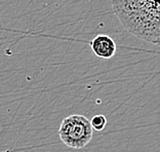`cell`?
Returning a JSON list of instances; mask_svg holds the SVG:
<instances>
[{
  "label": "cell",
  "mask_w": 160,
  "mask_h": 152,
  "mask_svg": "<svg viewBox=\"0 0 160 152\" xmlns=\"http://www.w3.org/2000/svg\"><path fill=\"white\" fill-rule=\"evenodd\" d=\"M89 121H90V125H92V129L98 132L103 131L107 125V118L105 115H102V114L94 115Z\"/></svg>",
  "instance_id": "cell-4"
},
{
  "label": "cell",
  "mask_w": 160,
  "mask_h": 152,
  "mask_svg": "<svg viewBox=\"0 0 160 152\" xmlns=\"http://www.w3.org/2000/svg\"><path fill=\"white\" fill-rule=\"evenodd\" d=\"M90 121L83 115L74 114L63 119L59 129L61 141L69 148L81 149L92 139Z\"/></svg>",
  "instance_id": "cell-2"
},
{
  "label": "cell",
  "mask_w": 160,
  "mask_h": 152,
  "mask_svg": "<svg viewBox=\"0 0 160 152\" xmlns=\"http://www.w3.org/2000/svg\"><path fill=\"white\" fill-rule=\"evenodd\" d=\"M89 45L93 55L104 60H109L113 58L117 49V45L113 38L106 34L97 35L89 42Z\"/></svg>",
  "instance_id": "cell-3"
},
{
  "label": "cell",
  "mask_w": 160,
  "mask_h": 152,
  "mask_svg": "<svg viewBox=\"0 0 160 152\" xmlns=\"http://www.w3.org/2000/svg\"><path fill=\"white\" fill-rule=\"evenodd\" d=\"M154 44H156V45H159V46H160V40L155 41V42H154Z\"/></svg>",
  "instance_id": "cell-5"
},
{
  "label": "cell",
  "mask_w": 160,
  "mask_h": 152,
  "mask_svg": "<svg viewBox=\"0 0 160 152\" xmlns=\"http://www.w3.org/2000/svg\"><path fill=\"white\" fill-rule=\"evenodd\" d=\"M120 24L137 38L160 40V0H111Z\"/></svg>",
  "instance_id": "cell-1"
}]
</instances>
